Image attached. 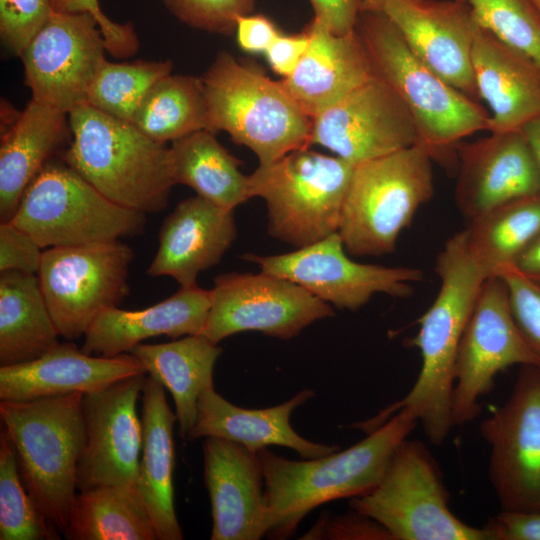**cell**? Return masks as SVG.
I'll list each match as a JSON object with an SVG mask.
<instances>
[{"instance_id":"4fadbf2b","label":"cell","mask_w":540,"mask_h":540,"mask_svg":"<svg viewBox=\"0 0 540 540\" xmlns=\"http://www.w3.org/2000/svg\"><path fill=\"white\" fill-rule=\"evenodd\" d=\"M501 510H540V365L520 366L512 391L480 425Z\"/></svg>"},{"instance_id":"7dc6e473","label":"cell","mask_w":540,"mask_h":540,"mask_svg":"<svg viewBox=\"0 0 540 540\" xmlns=\"http://www.w3.org/2000/svg\"><path fill=\"white\" fill-rule=\"evenodd\" d=\"M315 20L337 35L355 30L360 14L356 0H309Z\"/></svg>"},{"instance_id":"7c38bea8","label":"cell","mask_w":540,"mask_h":540,"mask_svg":"<svg viewBox=\"0 0 540 540\" xmlns=\"http://www.w3.org/2000/svg\"><path fill=\"white\" fill-rule=\"evenodd\" d=\"M514 365H540L512 312L509 290L501 276L487 278L461 338L451 398L452 426H463L481 411L496 376Z\"/></svg>"},{"instance_id":"9c48e42d","label":"cell","mask_w":540,"mask_h":540,"mask_svg":"<svg viewBox=\"0 0 540 540\" xmlns=\"http://www.w3.org/2000/svg\"><path fill=\"white\" fill-rule=\"evenodd\" d=\"M437 462L419 440L404 439L377 485L353 497L351 509L381 524L392 540H488L485 529L460 520Z\"/></svg>"},{"instance_id":"74e56055","label":"cell","mask_w":540,"mask_h":540,"mask_svg":"<svg viewBox=\"0 0 540 540\" xmlns=\"http://www.w3.org/2000/svg\"><path fill=\"white\" fill-rule=\"evenodd\" d=\"M477 23L540 66V12L531 0H461Z\"/></svg>"},{"instance_id":"277c9868","label":"cell","mask_w":540,"mask_h":540,"mask_svg":"<svg viewBox=\"0 0 540 540\" xmlns=\"http://www.w3.org/2000/svg\"><path fill=\"white\" fill-rule=\"evenodd\" d=\"M63 160L109 200L144 214L163 210L175 185L170 147L131 122L85 103L68 113Z\"/></svg>"},{"instance_id":"603a6c76","label":"cell","mask_w":540,"mask_h":540,"mask_svg":"<svg viewBox=\"0 0 540 540\" xmlns=\"http://www.w3.org/2000/svg\"><path fill=\"white\" fill-rule=\"evenodd\" d=\"M236 233L233 210L198 195L187 198L165 219L147 274L170 276L183 288L197 286L199 273L220 262Z\"/></svg>"},{"instance_id":"f907efd6","label":"cell","mask_w":540,"mask_h":540,"mask_svg":"<svg viewBox=\"0 0 540 540\" xmlns=\"http://www.w3.org/2000/svg\"><path fill=\"white\" fill-rule=\"evenodd\" d=\"M521 131L530 145L540 173V115L524 125Z\"/></svg>"},{"instance_id":"f546056e","label":"cell","mask_w":540,"mask_h":540,"mask_svg":"<svg viewBox=\"0 0 540 540\" xmlns=\"http://www.w3.org/2000/svg\"><path fill=\"white\" fill-rule=\"evenodd\" d=\"M221 348L201 334L162 344H138L130 351L146 374L173 397L179 434L189 440L201 393L213 387V371Z\"/></svg>"},{"instance_id":"60d3db41","label":"cell","mask_w":540,"mask_h":540,"mask_svg":"<svg viewBox=\"0 0 540 540\" xmlns=\"http://www.w3.org/2000/svg\"><path fill=\"white\" fill-rule=\"evenodd\" d=\"M500 276L507 284L515 321L525 341L540 359V285L512 269Z\"/></svg>"},{"instance_id":"484cf974","label":"cell","mask_w":540,"mask_h":540,"mask_svg":"<svg viewBox=\"0 0 540 540\" xmlns=\"http://www.w3.org/2000/svg\"><path fill=\"white\" fill-rule=\"evenodd\" d=\"M211 306V290L183 288L167 299L141 310L118 307L103 310L84 335L82 351L113 357L130 352L143 340L201 334Z\"/></svg>"},{"instance_id":"4dcf8cb0","label":"cell","mask_w":540,"mask_h":540,"mask_svg":"<svg viewBox=\"0 0 540 540\" xmlns=\"http://www.w3.org/2000/svg\"><path fill=\"white\" fill-rule=\"evenodd\" d=\"M58 336L38 276L1 272L0 365L34 360L54 347Z\"/></svg>"},{"instance_id":"6da1fadb","label":"cell","mask_w":540,"mask_h":540,"mask_svg":"<svg viewBox=\"0 0 540 540\" xmlns=\"http://www.w3.org/2000/svg\"><path fill=\"white\" fill-rule=\"evenodd\" d=\"M440 288L431 306L419 318L411 344L421 355V369L409 392L377 415L351 427L366 434L401 409L409 410L422 425L428 440L442 444L452 427L451 398L458 347L487 279L472 255L466 231L453 235L436 260Z\"/></svg>"},{"instance_id":"e0dca14e","label":"cell","mask_w":540,"mask_h":540,"mask_svg":"<svg viewBox=\"0 0 540 540\" xmlns=\"http://www.w3.org/2000/svg\"><path fill=\"white\" fill-rule=\"evenodd\" d=\"M419 141L414 119L397 93L371 78L312 118L310 145H320L353 166Z\"/></svg>"},{"instance_id":"8d00e7d4","label":"cell","mask_w":540,"mask_h":540,"mask_svg":"<svg viewBox=\"0 0 540 540\" xmlns=\"http://www.w3.org/2000/svg\"><path fill=\"white\" fill-rule=\"evenodd\" d=\"M57 527L44 515L26 489L14 447L0 433V540H58Z\"/></svg>"},{"instance_id":"8fae6325","label":"cell","mask_w":540,"mask_h":540,"mask_svg":"<svg viewBox=\"0 0 540 540\" xmlns=\"http://www.w3.org/2000/svg\"><path fill=\"white\" fill-rule=\"evenodd\" d=\"M133 250L115 240L43 251L38 279L60 336H84L105 309L128 294Z\"/></svg>"},{"instance_id":"f6af8a7d","label":"cell","mask_w":540,"mask_h":540,"mask_svg":"<svg viewBox=\"0 0 540 540\" xmlns=\"http://www.w3.org/2000/svg\"><path fill=\"white\" fill-rule=\"evenodd\" d=\"M483 528L488 540H540V510H501Z\"/></svg>"},{"instance_id":"c3c4849f","label":"cell","mask_w":540,"mask_h":540,"mask_svg":"<svg viewBox=\"0 0 540 540\" xmlns=\"http://www.w3.org/2000/svg\"><path fill=\"white\" fill-rule=\"evenodd\" d=\"M235 31L239 46L250 53H265L280 35L274 23L260 14L240 16Z\"/></svg>"},{"instance_id":"d6986e66","label":"cell","mask_w":540,"mask_h":540,"mask_svg":"<svg viewBox=\"0 0 540 540\" xmlns=\"http://www.w3.org/2000/svg\"><path fill=\"white\" fill-rule=\"evenodd\" d=\"M455 202L472 221L509 202L540 194V173L521 130L460 142Z\"/></svg>"},{"instance_id":"f35d334b","label":"cell","mask_w":540,"mask_h":540,"mask_svg":"<svg viewBox=\"0 0 540 540\" xmlns=\"http://www.w3.org/2000/svg\"><path fill=\"white\" fill-rule=\"evenodd\" d=\"M183 23L204 31L228 35L240 16L250 14L256 0H162Z\"/></svg>"},{"instance_id":"5b68a950","label":"cell","mask_w":540,"mask_h":540,"mask_svg":"<svg viewBox=\"0 0 540 540\" xmlns=\"http://www.w3.org/2000/svg\"><path fill=\"white\" fill-rule=\"evenodd\" d=\"M83 393L28 401H0V418L22 481L44 515L65 532L78 492L85 445Z\"/></svg>"},{"instance_id":"83f0119b","label":"cell","mask_w":540,"mask_h":540,"mask_svg":"<svg viewBox=\"0 0 540 540\" xmlns=\"http://www.w3.org/2000/svg\"><path fill=\"white\" fill-rule=\"evenodd\" d=\"M141 400L143 442L137 489L152 518L158 540H182L173 485V428L177 416L170 409L165 388L150 376L145 379Z\"/></svg>"},{"instance_id":"9a60e30c","label":"cell","mask_w":540,"mask_h":540,"mask_svg":"<svg viewBox=\"0 0 540 540\" xmlns=\"http://www.w3.org/2000/svg\"><path fill=\"white\" fill-rule=\"evenodd\" d=\"M335 232L315 243L288 253L260 256L247 253L244 260L261 271L291 280L338 309L355 311L377 293L405 298L424 273L412 267H385L350 259Z\"/></svg>"},{"instance_id":"2e32d148","label":"cell","mask_w":540,"mask_h":540,"mask_svg":"<svg viewBox=\"0 0 540 540\" xmlns=\"http://www.w3.org/2000/svg\"><path fill=\"white\" fill-rule=\"evenodd\" d=\"M105 52L104 36L90 14L54 11L21 55L32 99L67 114L85 104Z\"/></svg>"},{"instance_id":"7bdbcfd3","label":"cell","mask_w":540,"mask_h":540,"mask_svg":"<svg viewBox=\"0 0 540 540\" xmlns=\"http://www.w3.org/2000/svg\"><path fill=\"white\" fill-rule=\"evenodd\" d=\"M39 244L12 222L0 224V272L38 275L43 252Z\"/></svg>"},{"instance_id":"ee69618b","label":"cell","mask_w":540,"mask_h":540,"mask_svg":"<svg viewBox=\"0 0 540 540\" xmlns=\"http://www.w3.org/2000/svg\"><path fill=\"white\" fill-rule=\"evenodd\" d=\"M304 538H323L341 540H392L389 532L369 516L351 509L332 519H320Z\"/></svg>"},{"instance_id":"ac0fdd59","label":"cell","mask_w":540,"mask_h":540,"mask_svg":"<svg viewBox=\"0 0 540 540\" xmlns=\"http://www.w3.org/2000/svg\"><path fill=\"white\" fill-rule=\"evenodd\" d=\"M146 374L117 381L83 395L85 445L77 469V489L123 486L137 489L142 452V419L137 402Z\"/></svg>"},{"instance_id":"3957f363","label":"cell","mask_w":540,"mask_h":540,"mask_svg":"<svg viewBox=\"0 0 540 540\" xmlns=\"http://www.w3.org/2000/svg\"><path fill=\"white\" fill-rule=\"evenodd\" d=\"M372 72L401 98L433 161L457 166V146L489 131V112L441 78L410 49L384 12H361L356 24Z\"/></svg>"},{"instance_id":"e575fe53","label":"cell","mask_w":540,"mask_h":540,"mask_svg":"<svg viewBox=\"0 0 540 540\" xmlns=\"http://www.w3.org/2000/svg\"><path fill=\"white\" fill-rule=\"evenodd\" d=\"M131 123L147 137L165 144L207 130L201 78L172 73L164 76L147 92Z\"/></svg>"},{"instance_id":"ffe728a7","label":"cell","mask_w":540,"mask_h":540,"mask_svg":"<svg viewBox=\"0 0 540 540\" xmlns=\"http://www.w3.org/2000/svg\"><path fill=\"white\" fill-rule=\"evenodd\" d=\"M383 12L429 68L478 102L472 48L478 23L461 0H387Z\"/></svg>"},{"instance_id":"7a4b0ae2","label":"cell","mask_w":540,"mask_h":540,"mask_svg":"<svg viewBox=\"0 0 540 540\" xmlns=\"http://www.w3.org/2000/svg\"><path fill=\"white\" fill-rule=\"evenodd\" d=\"M418 423L409 410L401 409L355 445L304 461L278 456L268 448L258 451L265 487V536L286 539L314 508L369 492Z\"/></svg>"},{"instance_id":"cb8c5ba5","label":"cell","mask_w":540,"mask_h":540,"mask_svg":"<svg viewBox=\"0 0 540 540\" xmlns=\"http://www.w3.org/2000/svg\"><path fill=\"white\" fill-rule=\"evenodd\" d=\"M472 68L479 99L489 112V131L521 130L540 115V66L478 25Z\"/></svg>"},{"instance_id":"4316f807","label":"cell","mask_w":540,"mask_h":540,"mask_svg":"<svg viewBox=\"0 0 540 540\" xmlns=\"http://www.w3.org/2000/svg\"><path fill=\"white\" fill-rule=\"evenodd\" d=\"M314 395L313 390L304 389L282 404L247 409L230 403L216 392L214 386L210 387L199 397L197 417L189 440L219 437L255 452L278 445L296 451L305 459L331 454L339 447L309 441L298 435L290 424L291 413Z\"/></svg>"},{"instance_id":"ba28073f","label":"cell","mask_w":540,"mask_h":540,"mask_svg":"<svg viewBox=\"0 0 540 540\" xmlns=\"http://www.w3.org/2000/svg\"><path fill=\"white\" fill-rule=\"evenodd\" d=\"M354 167L307 148L259 165L248 176L249 195L267 206L268 232L296 248L338 232Z\"/></svg>"},{"instance_id":"816d5d0a","label":"cell","mask_w":540,"mask_h":540,"mask_svg":"<svg viewBox=\"0 0 540 540\" xmlns=\"http://www.w3.org/2000/svg\"><path fill=\"white\" fill-rule=\"evenodd\" d=\"M361 12H383L387 0H356Z\"/></svg>"},{"instance_id":"52a82bcc","label":"cell","mask_w":540,"mask_h":540,"mask_svg":"<svg viewBox=\"0 0 540 540\" xmlns=\"http://www.w3.org/2000/svg\"><path fill=\"white\" fill-rule=\"evenodd\" d=\"M433 159L420 143L354 167L338 234L354 256L394 251L401 232L434 193Z\"/></svg>"},{"instance_id":"8992f818","label":"cell","mask_w":540,"mask_h":540,"mask_svg":"<svg viewBox=\"0 0 540 540\" xmlns=\"http://www.w3.org/2000/svg\"><path fill=\"white\" fill-rule=\"evenodd\" d=\"M207 130L227 132L260 165L310 147L312 118L285 89L254 66L220 51L201 77Z\"/></svg>"},{"instance_id":"7402d4cb","label":"cell","mask_w":540,"mask_h":540,"mask_svg":"<svg viewBox=\"0 0 540 540\" xmlns=\"http://www.w3.org/2000/svg\"><path fill=\"white\" fill-rule=\"evenodd\" d=\"M146 374L130 352L89 355L73 343H57L40 357L0 367V401H28L72 393H92L122 379Z\"/></svg>"},{"instance_id":"836d02e7","label":"cell","mask_w":540,"mask_h":540,"mask_svg":"<svg viewBox=\"0 0 540 540\" xmlns=\"http://www.w3.org/2000/svg\"><path fill=\"white\" fill-rule=\"evenodd\" d=\"M465 231L486 278L500 276L540 232V194L495 208L470 221Z\"/></svg>"},{"instance_id":"f5cc1de1","label":"cell","mask_w":540,"mask_h":540,"mask_svg":"<svg viewBox=\"0 0 540 540\" xmlns=\"http://www.w3.org/2000/svg\"><path fill=\"white\" fill-rule=\"evenodd\" d=\"M531 2L535 5V7L539 10L540 12V0H531Z\"/></svg>"},{"instance_id":"d590c367","label":"cell","mask_w":540,"mask_h":540,"mask_svg":"<svg viewBox=\"0 0 540 540\" xmlns=\"http://www.w3.org/2000/svg\"><path fill=\"white\" fill-rule=\"evenodd\" d=\"M170 60H106L95 75L86 103L121 120L131 122L151 87L172 73Z\"/></svg>"},{"instance_id":"b9f144b4","label":"cell","mask_w":540,"mask_h":540,"mask_svg":"<svg viewBox=\"0 0 540 540\" xmlns=\"http://www.w3.org/2000/svg\"><path fill=\"white\" fill-rule=\"evenodd\" d=\"M53 10L61 13H88L97 22L106 43L107 52L115 58H128L136 53L139 40L131 23H117L106 16L99 0H51Z\"/></svg>"},{"instance_id":"d6a6232c","label":"cell","mask_w":540,"mask_h":540,"mask_svg":"<svg viewBox=\"0 0 540 540\" xmlns=\"http://www.w3.org/2000/svg\"><path fill=\"white\" fill-rule=\"evenodd\" d=\"M63 534L70 540H158L138 489L112 485L78 491Z\"/></svg>"},{"instance_id":"1f68e13d","label":"cell","mask_w":540,"mask_h":540,"mask_svg":"<svg viewBox=\"0 0 540 540\" xmlns=\"http://www.w3.org/2000/svg\"><path fill=\"white\" fill-rule=\"evenodd\" d=\"M175 184L191 187L198 196L233 210L250 198L248 176L241 162L202 129L172 142L170 147Z\"/></svg>"},{"instance_id":"ab89813d","label":"cell","mask_w":540,"mask_h":540,"mask_svg":"<svg viewBox=\"0 0 540 540\" xmlns=\"http://www.w3.org/2000/svg\"><path fill=\"white\" fill-rule=\"evenodd\" d=\"M54 12L51 0H0V37L16 56L23 51Z\"/></svg>"},{"instance_id":"bcb514c9","label":"cell","mask_w":540,"mask_h":540,"mask_svg":"<svg viewBox=\"0 0 540 540\" xmlns=\"http://www.w3.org/2000/svg\"><path fill=\"white\" fill-rule=\"evenodd\" d=\"M306 29L292 35L280 34L265 52L271 69L283 78L293 73L309 45Z\"/></svg>"},{"instance_id":"681fc988","label":"cell","mask_w":540,"mask_h":540,"mask_svg":"<svg viewBox=\"0 0 540 540\" xmlns=\"http://www.w3.org/2000/svg\"><path fill=\"white\" fill-rule=\"evenodd\" d=\"M510 269L540 285V232L516 258Z\"/></svg>"},{"instance_id":"f1b7e54d","label":"cell","mask_w":540,"mask_h":540,"mask_svg":"<svg viewBox=\"0 0 540 540\" xmlns=\"http://www.w3.org/2000/svg\"><path fill=\"white\" fill-rule=\"evenodd\" d=\"M70 130L68 114L31 99L6 127L0 145V218L10 221L21 198L61 147Z\"/></svg>"},{"instance_id":"44dd1931","label":"cell","mask_w":540,"mask_h":540,"mask_svg":"<svg viewBox=\"0 0 540 540\" xmlns=\"http://www.w3.org/2000/svg\"><path fill=\"white\" fill-rule=\"evenodd\" d=\"M203 475L212 512L211 540L265 536V487L258 452L219 437H205Z\"/></svg>"},{"instance_id":"5bb4252c","label":"cell","mask_w":540,"mask_h":540,"mask_svg":"<svg viewBox=\"0 0 540 540\" xmlns=\"http://www.w3.org/2000/svg\"><path fill=\"white\" fill-rule=\"evenodd\" d=\"M331 316L328 303L291 280L263 271L226 273L214 280L201 335L214 344L243 331L290 339Z\"/></svg>"},{"instance_id":"d4e9b609","label":"cell","mask_w":540,"mask_h":540,"mask_svg":"<svg viewBox=\"0 0 540 540\" xmlns=\"http://www.w3.org/2000/svg\"><path fill=\"white\" fill-rule=\"evenodd\" d=\"M305 29L310 38L308 48L281 83L313 118L371 78L373 72L356 28L337 35L313 19Z\"/></svg>"},{"instance_id":"30bf717a","label":"cell","mask_w":540,"mask_h":540,"mask_svg":"<svg viewBox=\"0 0 540 540\" xmlns=\"http://www.w3.org/2000/svg\"><path fill=\"white\" fill-rule=\"evenodd\" d=\"M145 214L101 194L64 160H50L25 190L10 222L41 248L115 241L141 233Z\"/></svg>"}]
</instances>
